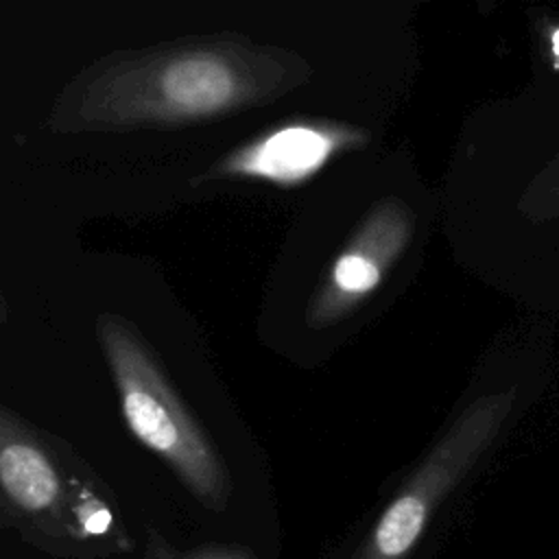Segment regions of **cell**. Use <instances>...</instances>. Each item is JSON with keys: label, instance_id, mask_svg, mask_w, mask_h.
Here are the masks:
<instances>
[{"label": "cell", "instance_id": "obj_1", "mask_svg": "<svg viewBox=\"0 0 559 559\" xmlns=\"http://www.w3.org/2000/svg\"><path fill=\"white\" fill-rule=\"evenodd\" d=\"M310 66L290 50L242 37L194 39L111 55L57 98V131L183 127L258 107L295 90Z\"/></svg>", "mask_w": 559, "mask_h": 559}, {"label": "cell", "instance_id": "obj_2", "mask_svg": "<svg viewBox=\"0 0 559 559\" xmlns=\"http://www.w3.org/2000/svg\"><path fill=\"white\" fill-rule=\"evenodd\" d=\"M0 522L59 559H100L133 542L116 502L0 406Z\"/></svg>", "mask_w": 559, "mask_h": 559}, {"label": "cell", "instance_id": "obj_3", "mask_svg": "<svg viewBox=\"0 0 559 559\" xmlns=\"http://www.w3.org/2000/svg\"><path fill=\"white\" fill-rule=\"evenodd\" d=\"M98 338L127 428L205 509L225 511L231 493L227 467L133 325L103 314Z\"/></svg>", "mask_w": 559, "mask_h": 559}, {"label": "cell", "instance_id": "obj_4", "mask_svg": "<svg viewBox=\"0 0 559 559\" xmlns=\"http://www.w3.org/2000/svg\"><path fill=\"white\" fill-rule=\"evenodd\" d=\"M513 402L515 389H509L467 404L386 502L352 559H408L437 509L491 448Z\"/></svg>", "mask_w": 559, "mask_h": 559}, {"label": "cell", "instance_id": "obj_5", "mask_svg": "<svg viewBox=\"0 0 559 559\" xmlns=\"http://www.w3.org/2000/svg\"><path fill=\"white\" fill-rule=\"evenodd\" d=\"M413 227V212L402 199H380L336 255L325 282L312 295L306 314L308 323L312 328H325L358 308L406 251Z\"/></svg>", "mask_w": 559, "mask_h": 559}, {"label": "cell", "instance_id": "obj_6", "mask_svg": "<svg viewBox=\"0 0 559 559\" xmlns=\"http://www.w3.org/2000/svg\"><path fill=\"white\" fill-rule=\"evenodd\" d=\"M358 142L362 133L345 124L290 122L231 151L210 168L207 177L297 186L319 173L334 153Z\"/></svg>", "mask_w": 559, "mask_h": 559}, {"label": "cell", "instance_id": "obj_7", "mask_svg": "<svg viewBox=\"0 0 559 559\" xmlns=\"http://www.w3.org/2000/svg\"><path fill=\"white\" fill-rule=\"evenodd\" d=\"M142 559H258L249 546L242 544H201L192 548H177L157 531L148 533Z\"/></svg>", "mask_w": 559, "mask_h": 559}]
</instances>
